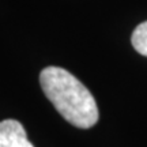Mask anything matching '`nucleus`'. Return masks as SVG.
<instances>
[{
  "mask_svg": "<svg viewBox=\"0 0 147 147\" xmlns=\"http://www.w3.org/2000/svg\"><path fill=\"white\" fill-rule=\"evenodd\" d=\"M40 83L48 100L69 124L90 128L98 121V106L93 94L76 76L60 67H47Z\"/></svg>",
  "mask_w": 147,
  "mask_h": 147,
  "instance_id": "obj_1",
  "label": "nucleus"
},
{
  "mask_svg": "<svg viewBox=\"0 0 147 147\" xmlns=\"http://www.w3.org/2000/svg\"><path fill=\"white\" fill-rule=\"evenodd\" d=\"M132 47L138 53L147 57V21L138 25L131 37Z\"/></svg>",
  "mask_w": 147,
  "mask_h": 147,
  "instance_id": "obj_3",
  "label": "nucleus"
},
{
  "mask_svg": "<svg viewBox=\"0 0 147 147\" xmlns=\"http://www.w3.org/2000/svg\"><path fill=\"white\" fill-rule=\"evenodd\" d=\"M0 147H34L19 121H0Z\"/></svg>",
  "mask_w": 147,
  "mask_h": 147,
  "instance_id": "obj_2",
  "label": "nucleus"
}]
</instances>
